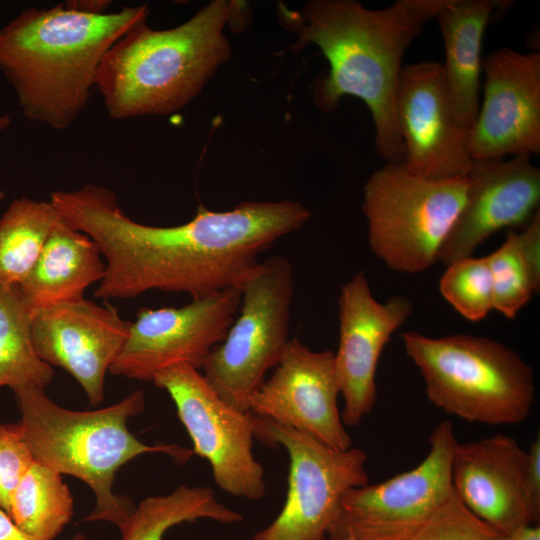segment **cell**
I'll use <instances>...</instances> for the list:
<instances>
[{"mask_svg":"<svg viewBox=\"0 0 540 540\" xmlns=\"http://www.w3.org/2000/svg\"><path fill=\"white\" fill-rule=\"evenodd\" d=\"M50 203L98 246L106 269L94 296L103 300L150 290L195 299L239 288L263 251L310 218L299 202L250 201L227 211L199 205L183 224L152 226L131 219L111 189L94 183L55 191Z\"/></svg>","mask_w":540,"mask_h":540,"instance_id":"6da1fadb","label":"cell"},{"mask_svg":"<svg viewBox=\"0 0 540 540\" xmlns=\"http://www.w3.org/2000/svg\"><path fill=\"white\" fill-rule=\"evenodd\" d=\"M448 0H397L368 9L354 0H311L301 14L286 11L296 23L295 47L315 44L329 63L313 86V99L324 112L337 109L345 96L362 100L375 130V150L385 162L402 163L395 98L402 58L411 42Z\"/></svg>","mask_w":540,"mask_h":540,"instance_id":"7a4b0ae2","label":"cell"},{"mask_svg":"<svg viewBox=\"0 0 540 540\" xmlns=\"http://www.w3.org/2000/svg\"><path fill=\"white\" fill-rule=\"evenodd\" d=\"M148 5L91 14L65 3L28 8L0 28V71L30 121L69 128L86 108L110 47L149 15Z\"/></svg>","mask_w":540,"mask_h":540,"instance_id":"3957f363","label":"cell"},{"mask_svg":"<svg viewBox=\"0 0 540 540\" xmlns=\"http://www.w3.org/2000/svg\"><path fill=\"white\" fill-rule=\"evenodd\" d=\"M242 2L214 0L173 28L135 25L106 52L95 87L110 118L164 116L187 106L231 56L224 29Z\"/></svg>","mask_w":540,"mask_h":540,"instance_id":"277c9868","label":"cell"},{"mask_svg":"<svg viewBox=\"0 0 540 540\" xmlns=\"http://www.w3.org/2000/svg\"><path fill=\"white\" fill-rule=\"evenodd\" d=\"M21 414V432L36 461L59 474L85 482L96 504L83 521H108L122 530L135 509L113 492L117 471L144 453H164L185 463L194 453L175 444L147 445L128 429L130 417L145 410V396L135 390L109 407L91 411L63 408L44 389L14 392Z\"/></svg>","mask_w":540,"mask_h":540,"instance_id":"5b68a950","label":"cell"},{"mask_svg":"<svg viewBox=\"0 0 540 540\" xmlns=\"http://www.w3.org/2000/svg\"><path fill=\"white\" fill-rule=\"evenodd\" d=\"M407 356L418 368L428 400L471 423L516 425L535 401L531 367L513 349L481 336L429 337L401 334Z\"/></svg>","mask_w":540,"mask_h":540,"instance_id":"8992f818","label":"cell"},{"mask_svg":"<svg viewBox=\"0 0 540 540\" xmlns=\"http://www.w3.org/2000/svg\"><path fill=\"white\" fill-rule=\"evenodd\" d=\"M469 181L433 180L403 163L374 171L363 189L372 252L391 270L419 273L430 268L466 201Z\"/></svg>","mask_w":540,"mask_h":540,"instance_id":"52a82bcc","label":"cell"},{"mask_svg":"<svg viewBox=\"0 0 540 540\" xmlns=\"http://www.w3.org/2000/svg\"><path fill=\"white\" fill-rule=\"evenodd\" d=\"M294 287L287 258L260 261L239 287L241 303L226 336L201 368L214 391L240 411H249L252 396L284 353Z\"/></svg>","mask_w":540,"mask_h":540,"instance_id":"ba28073f","label":"cell"},{"mask_svg":"<svg viewBox=\"0 0 540 540\" xmlns=\"http://www.w3.org/2000/svg\"><path fill=\"white\" fill-rule=\"evenodd\" d=\"M254 437L289 456L287 493L278 516L249 540H326L345 493L369 483L367 453L335 450L313 437L255 416Z\"/></svg>","mask_w":540,"mask_h":540,"instance_id":"9c48e42d","label":"cell"},{"mask_svg":"<svg viewBox=\"0 0 540 540\" xmlns=\"http://www.w3.org/2000/svg\"><path fill=\"white\" fill-rule=\"evenodd\" d=\"M152 382L174 402L193 453L210 464L216 485L235 497L261 499L266 482L252 451L255 415L225 402L200 370L187 364L162 370Z\"/></svg>","mask_w":540,"mask_h":540,"instance_id":"30bf717a","label":"cell"},{"mask_svg":"<svg viewBox=\"0 0 540 540\" xmlns=\"http://www.w3.org/2000/svg\"><path fill=\"white\" fill-rule=\"evenodd\" d=\"M428 441L426 457L413 469L348 490L328 533L347 532L359 540H410L453 494L451 460L458 440L452 423L440 422Z\"/></svg>","mask_w":540,"mask_h":540,"instance_id":"8fae6325","label":"cell"},{"mask_svg":"<svg viewBox=\"0 0 540 540\" xmlns=\"http://www.w3.org/2000/svg\"><path fill=\"white\" fill-rule=\"evenodd\" d=\"M240 303V289L232 287L180 307L140 308L109 372L152 382L159 372L178 364L201 370L226 336Z\"/></svg>","mask_w":540,"mask_h":540,"instance_id":"7c38bea8","label":"cell"},{"mask_svg":"<svg viewBox=\"0 0 540 540\" xmlns=\"http://www.w3.org/2000/svg\"><path fill=\"white\" fill-rule=\"evenodd\" d=\"M395 115L407 169L433 180L467 175L473 161L469 130L454 115L441 63L422 61L402 68Z\"/></svg>","mask_w":540,"mask_h":540,"instance_id":"4fadbf2b","label":"cell"},{"mask_svg":"<svg viewBox=\"0 0 540 540\" xmlns=\"http://www.w3.org/2000/svg\"><path fill=\"white\" fill-rule=\"evenodd\" d=\"M339 395L334 352L315 351L290 338L272 375L252 396L249 411L332 449L347 450L353 441L338 407Z\"/></svg>","mask_w":540,"mask_h":540,"instance_id":"5bb4252c","label":"cell"},{"mask_svg":"<svg viewBox=\"0 0 540 540\" xmlns=\"http://www.w3.org/2000/svg\"><path fill=\"white\" fill-rule=\"evenodd\" d=\"M483 101L469 130L472 160L540 154V53L510 48L482 60Z\"/></svg>","mask_w":540,"mask_h":540,"instance_id":"9a60e30c","label":"cell"},{"mask_svg":"<svg viewBox=\"0 0 540 540\" xmlns=\"http://www.w3.org/2000/svg\"><path fill=\"white\" fill-rule=\"evenodd\" d=\"M339 343L335 371L344 400L343 423L359 425L377 401L376 371L380 355L392 334L409 318L411 302L394 296L386 302L373 297L362 271L340 290Z\"/></svg>","mask_w":540,"mask_h":540,"instance_id":"2e32d148","label":"cell"},{"mask_svg":"<svg viewBox=\"0 0 540 540\" xmlns=\"http://www.w3.org/2000/svg\"><path fill=\"white\" fill-rule=\"evenodd\" d=\"M130 322L108 304L83 299L41 310L32 318V339L40 359L69 373L90 404L104 400L107 371L129 335Z\"/></svg>","mask_w":540,"mask_h":540,"instance_id":"e0dca14e","label":"cell"},{"mask_svg":"<svg viewBox=\"0 0 540 540\" xmlns=\"http://www.w3.org/2000/svg\"><path fill=\"white\" fill-rule=\"evenodd\" d=\"M466 201L438 254L449 265L471 256L493 233L529 222L538 211L540 170L531 156L473 160Z\"/></svg>","mask_w":540,"mask_h":540,"instance_id":"ac0fdd59","label":"cell"},{"mask_svg":"<svg viewBox=\"0 0 540 540\" xmlns=\"http://www.w3.org/2000/svg\"><path fill=\"white\" fill-rule=\"evenodd\" d=\"M525 463L526 451L508 435L458 442L451 460L453 492L503 535L538 525L525 490Z\"/></svg>","mask_w":540,"mask_h":540,"instance_id":"d6986e66","label":"cell"},{"mask_svg":"<svg viewBox=\"0 0 540 540\" xmlns=\"http://www.w3.org/2000/svg\"><path fill=\"white\" fill-rule=\"evenodd\" d=\"M512 4L511 0H448L437 14L445 49L442 64L452 109L466 129L479 111L481 48L492 15Z\"/></svg>","mask_w":540,"mask_h":540,"instance_id":"ffe728a7","label":"cell"},{"mask_svg":"<svg viewBox=\"0 0 540 540\" xmlns=\"http://www.w3.org/2000/svg\"><path fill=\"white\" fill-rule=\"evenodd\" d=\"M96 243L61 217L36 263L19 285L32 316L54 305L84 299L86 289L100 282L106 264Z\"/></svg>","mask_w":540,"mask_h":540,"instance_id":"44dd1931","label":"cell"},{"mask_svg":"<svg viewBox=\"0 0 540 540\" xmlns=\"http://www.w3.org/2000/svg\"><path fill=\"white\" fill-rule=\"evenodd\" d=\"M199 519L234 524L243 516L221 503L210 487L180 485L168 494L143 499L120 531L122 540H162L173 526Z\"/></svg>","mask_w":540,"mask_h":540,"instance_id":"7402d4cb","label":"cell"},{"mask_svg":"<svg viewBox=\"0 0 540 540\" xmlns=\"http://www.w3.org/2000/svg\"><path fill=\"white\" fill-rule=\"evenodd\" d=\"M32 314L18 284H0V387L13 392L46 389L54 376L52 366L37 355L32 339Z\"/></svg>","mask_w":540,"mask_h":540,"instance_id":"603a6c76","label":"cell"},{"mask_svg":"<svg viewBox=\"0 0 540 540\" xmlns=\"http://www.w3.org/2000/svg\"><path fill=\"white\" fill-rule=\"evenodd\" d=\"M73 498L62 475L34 461L14 489L8 515L36 540H55L73 515Z\"/></svg>","mask_w":540,"mask_h":540,"instance_id":"cb8c5ba5","label":"cell"},{"mask_svg":"<svg viewBox=\"0 0 540 540\" xmlns=\"http://www.w3.org/2000/svg\"><path fill=\"white\" fill-rule=\"evenodd\" d=\"M60 216L49 202L14 199L0 219V284L20 285Z\"/></svg>","mask_w":540,"mask_h":540,"instance_id":"d4e9b609","label":"cell"},{"mask_svg":"<svg viewBox=\"0 0 540 540\" xmlns=\"http://www.w3.org/2000/svg\"><path fill=\"white\" fill-rule=\"evenodd\" d=\"M486 257L492 277L493 310L514 319L539 292L540 275L527 262L514 230H509L501 246Z\"/></svg>","mask_w":540,"mask_h":540,"instance_id":"484cf974","label":"cell"},{"mask_svg":"<svg viewBox=\"0 0 540 540\" xmlns=\"http://www.w3.org/2000/svg\"><path fill=\"white\" fill-rule=\"evenodd\" d=\"M442 297L464 318L480 321L493 310L492 277L487 257L459 259L443 273Z\"/></svg>","mask_w":540,"mask_h":540,"instance_id":"4316f807","label":"cell"},{"mask_svg":"<svg viewBox=\"0 0 540 540\" xmlns=\"http://www.w3.org/2000/svg\"><path fill=\"white\" fill-rule=\"evenodd\" d=\"M503 536L453 492L410 540H502Z\"/></svg>","mask_w":540,"mask_h":540,"instance_id":"83f0119b","label":"cell"},{"mask_svg":"<svg viewBox=\"0 0 540 540\" xmlns=\"http://www.w3.org/2000/svg\"><path fill=\"white\" fill-rule=\"evenodd\" d=\"M35 458L18 423H0V508L9 510L11 495Z\"/></svg>","mask_w":540,"mask_h":540,"instance_id":"f1b7e54d","label":"cell"},{"mask_svg":"<svg viewBox=\"0 0 540 540\" xmlns=\"http://www.w3.org/2000/svg\"><path fill=\"white\" fill-rule=\"evenodd\" d=\"M524 482L527 498L536 520L540 518V437L526 451Z\"/></svg>","mask_w":540,"mask_h":540,"instance_id":"f546056e","label":"cell"},{"mask_svg":"<svg viewBox=\"0 0 540 540\" xmlns=\"http://www.w3.org/2000/svg\"><path fill=\"white\" fill-rule=\"evenodd\" d=\"M0 540H36L24 533L10 518V516L0 508Z\"/></svg>","mask_w":540,"mask_h":540,"instance_id":"4dcf8cb0","label":"cell"},{"mask_svg":"<svg viewBox=\"0 0 540 540\" xmlns=\"http://www.w3.org/2000/svg\"><path fill=\"white\" fill-rule=\"evenodd\" d=\"M64 3L74 10L91 14L107 13L111 4L107 0H69Z\"/></svg>","mask_w":540,"mask_h":540,"instance_id":"1f68e13d","label":"cell"},{"mask_svg":"<svg viewBox=\"0 0 540 540\" xmlns=\"http://www.w3.org/2000/svg\"><path fill=\"white\" fill-rule=\"evenodd\" d=\"M502 540H540L539 525H527L506 534Z\"/></svg>","mask_w":540,"mask_h":540,"instance_id":"d6a6232c","label":"cell"},{"mask_svg":"<svg viewBox=\"0 0 540 540\" xmlns=\"http://www.w3.org/2000/svg\"><path fill=\"white\" fill-rule=\"evenodd\" d=\"M328 540H359L355 536L347 532H329Z\"/></svg>","mask_w":540,"mask_h":540,"instance_id":"836d02e7","label":"cell"},{"mask_svg":"<svg viewBox=\"0 0 540 540\" xmlns=\"http://www.w3.org/2000/svg\"><path fill=\"white\" fill-rule=\"evenodd\" d=\"M12 119L8 114L0 115V132L5 131L11 126ZM5 198V193L0 189V200Z\"/></svg>","mask_w":540,"mask_h":540,"instance_id":"e575fe53","label":"cell"},{"mask_svg":"<svg viewBox=\"0 0 540 540\" xmlns=\"http://www.w3.org/2000/svg\"><path fill=\"white\" fill-rule=\"evenodd\" d=\"M71 540H85V537L81 533H78L74 535V537Z\"/></svg>","mask_w":540,"mask_h":540,"instance_id":"d590c367","label":"cell"}]
</instances>
